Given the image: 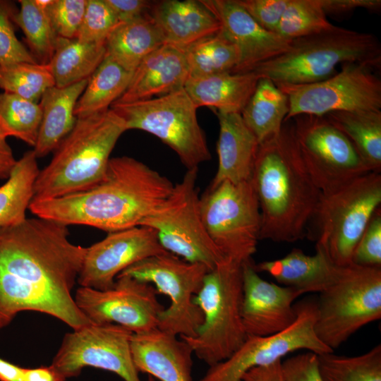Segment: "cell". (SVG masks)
<instances>
[{
	"instance_id": "43",
	"label": "cell",
	"mask_w": 381,
	"mask_h": 381,
	"mask_svg": "<svg viewBox=\"0 0 381 381\" xmlns=\"http://www.w3.org/2000/svg\"><path fill=\"white\" fill-rule=\"evenodd\" d=\"M352 263L381 267V213L378 209L361 237L352 256Z\"/></svg>"
},
{
	"instance_id": "31",
	"label": "cell",
	"mask_w": 381,
	"mask_h": 381,
	"mask_svg": "<svg viewBox=\"0 0 381 381\" xmlns=\"http://www.w3.org/2000/svg\"><path fill=\"white\" fill-rule=\"evenodd\" d=\"M133 73L125 70L109 56L103 61L88 78L77 101L74 114L82 118L108 111L124 92Z\"/></svg>"
},
{
	"instance_id": "19",
	"label": "cell",
	"mask_w": 381,
	"mask_h": 381,
	"mask_svg": "<svg viewBox=\"0 0 381 381\" xmlns=\"http://www.w3.org/2000/svg\"><path fill=\"white\" fill-rule=\"evenodd\" d=\"M241 318L248 336L265 337L280 332L296 320L294 300L302 294L261 278L251 260L242 264Z\"/></svg>"
},
{
	"instance_id": "5",
	"label": "cell",
	"mask_w": 381,
	"mask_h": 381,
	"mask_svg": "<svg viewBox=\"0 0 381 381\" xmlns=\"http://www.w3.org/2000/svg\"><path fill=\"white\" fill-rule=\"evenodd\" d=\"M362 63L377 68L381 45L373 34L335 26L291 40L289 48L253 71L278 84L317 83L334 75L339 64Z\"/></svg>"
},
{
	"instance_id": "40",
	"label": "cell",
	"mask_w": 381,
	"mask_h": 381,
	"mask_svg": "<svg viewBox=\"0 0 381 381\" xmlns=\"http://www.w3.org/2000/svg\"><path fill=\"white\" fill-rule=\"evenodd\" d=\"M119 23L105 0H87L84 16L75 38L83 42H105Z\"/></svg>"
},
{
	"instance_id": "37",
	"label": "cell",
	"mask_w": 381,
	"mask_h": 381,
	"mask_svg": "<svg viewBox=\"0 0 381 381\" xmlns=\"http://www.w3.org/2000/svg\"><path fill=\"white\" fill-rule=\"evenodd\" d=\"M55 86L49 64L16 62L0 66V88L39 103L44 92Z\"/></svg>"
},
{
	"instance_id": "23",
	"label": "cell",
	"mask_w": 381,
	"mask_h": 381,
	"mask_svg": "<svg viewBox=\"0 0 381 381\" xmlns=\"http://www.w3.org/2000/svg\"><path fill=\"white\" fill-rule=\"evenodd\" d=\"M189 78L184 50L163 44L146 56L122 95L114 103H129L163 96L183 88Z\"/></svg>"
},
{
	"instance_id": "9",
	"label": "cell",
	"mask_w": 381,
	"mask_h": 381,
	"mask_svg": "<svg viewBox=\"0 0 381 381\" xmlns=\"http://www.w3.org/2000/svg\"><path fill=\"white\" fill-rule=\"evenodd\" d=\"M110 109L123 119L127 131L141 130L158 138L187 169L211 159L198 108L184 88L149 99L113 103Z\"/></svg>"
},
{
	"instance_id": "24",
	"label": "cell",
	"mask_w": 381,
	"mask_h": 381,
	"mask_svg": "<svg viewBox=\"0 0 381 381\" xmlns=\"http://www.w3.org/2000/svg\"><path fill=\"white\" fill-rule=\"evenodd\" d=\"M219 125L217 143L218 167L209 188L224 181L238 183L251 179L259 143L241 114L216 112Z\"/></svg>"
},
{
	"instance_id": "17",
	"label": "cell",
	"mask_w": 381,
	"mask_h": 381,
	"mask_svg": "<svg viewBox=\"0 0 381 381\" xmlns=\"http://www.w3.org/2000/svg\"><path fill=\"white\" fill-rule=\"evenodd\" d=\"M150 284L128 276H117L114 286L106 291L79 287L75 304L90 322L121 325L133 334L157 328L159 315L165 308Z\"/></svg>"
},
{
	"instance_id": "15",
	"label": "cell",
	"mask_w": 381,
	"mask_h": 381,
	"mask_svg": "<svg viewBox=\"0 0 381 381\" xmlns=\"http://www.w3.org/2000/svg\"><path fill=\"white\" fill-rule=\"evenodd\" d=\"M295 308L296 318L290 327L268 336H248L229 358L210 366L199 381H242L252 368L272 363L300 349L316 354L333 352L315 333L316 302L301 301Z\"/></svg>"
},
{
	"instance_id": "4",
	"label": "cell",
	"mask_w": 381,
	"mask_h": 381,
	"mask_svg": "<svg viewBox=\"0 0 381 381\" xmlns=\"http://www.w3.org/2000/svg\"><path fill=\"white\" fill-rule=\"evenodd\" d=\"M123 119L112 109L77 118L50 162L40 170L32 199H49L81 192L104 176L110 155L126 131Z\"/></svg>"
},
{
	"instance_id": "16",
	"label": "cell",
	"mask_w": 381,
	"mask_h": 381,
	"mask_svg": "<svg viewBox=\"0 0 381 381\" xmlns=\"http://www.w3.org/2000/svg\"><path fill=\"white\" fill-rule=\"evenodd\" d=\"M133 332L116 324H90L66 333L52 365L66 379L85 367L114 373L124 381H141L131 353Z\"/></svg>"
},
{
	"instance_id": "1",
	"label": "cell",
	"mask_w": 381,
	"mask_h": 381,
	"mask_svg": "<svg viewBox=\"0 0 381 381\" xmlns=\"http://www.w3.org/2000/svg\"><path fill=\"white\" fill-rule=\"evenodd\" d=\"M87 247L68 226L40 217L0 227V329L23 311L57 318L75 329L91 322L71 294Z\"/></svg>"
},
{
	"instance_id": "35",
	"label": "cell",
	"mask_w": 381,
	"mask_h": 381,
	"mask_svg": "<svg viewBox=\"0 0 381 381\" xmlns=\"http://www.w3.org/2000/svg\"><path fill=\"white\" fill-rule=\"evenodd\" d=\"M20 9L13 17L25 35L30 52L41 64L49 63L58 36L55 33L46 8L37 0H20Z\"/></svg>"
},
{
	"instance_id": "49",
	"label": "cell",
	"mask_w": 381,
	"mask_h": 381,
	"mask_svg": "<svg viewBox=\"0 0 381 381\" xmlns=\"http://www.w3.org/2000/svg\"><path fill=\"white\" fill-rule=\"evenodd\" d=\"M7 137L6 131L0 124V179H8L17 162Z\"/></svg>"
},
{
	"instance_id": "32",
	"label": "cell",
	"mask_w": 381,
	"mask_h": 381,
	"mask_svg": "<svg viewBox=\"0 0 381 381\" xmlns=\"http://www.w3.org/2000/svg\"><path fill=\"white\" fill-rule=\"evenodd\" d=\"M344 133L374 172L381 169V111H334L323 116Z\"/></svg>"
},
{
	"instance_id": "3",
	"label": "cell",
	"mask_w": 381,
	"mask_h": 381,
	"mask_svg": "<svg viewBox=\"0 0 381 381\" xmlns=\"http://www.w3.org/2000/svg\"><path fill=\"white\" fill-rule=\"evenodd\" d=\"M250 181L261 214L260 240L302 239L321 192L303 161L291 122L259 144Z\"/></svg>"
},
{
	"instance_id": "28",
	"label": "cell",
	"mask_w": 381,
	"mask_h": 381,
	"mask_svg": "<svg viewBox=\"0 0 381 381\" xmlns=\"http://www.w3.org/2000/svg\"><path fill=\"white\" fill-rule=\"evenodd\" d=\"M164 44L162 35L148 13L136 19L119 23L105 41L106 55L129 72Z\"/></svg>"
},
{
	"instance_id": "33",
	"label": "cell",
	"mask_w": 381,
	"mask_h": 381,
	"mask_svg": "<svg viewBox=\"0 0 381 381\" xmlns=\"http://www.w3.org/2000/svg\"><path fill=\"white\" fill-rule=\"evenodd\" d=\"M33 151L23 154L6 183L0 186V227L20 223L34 196V184L40 171Z\"/></svg>"
},
{
	"instance_id": "46",
	"label": "cell",
	"mask_w": 381,
	"mask_h": 381,
	"mask_svg": "<svg viewBox=\"0 0 381 381\" xmlns=\"http://www.w3.org/2000/svg\"><path fill=\"white\" fill-rule=\"evenodd\" d=\"M119 23L130 21L148 13L152 1L145 0H105Z\"/></svg>"
},
{
	"instance_id": "20",
	"label": "cell",
	"mask_w": 381,
	"mask_h": 381,
	"mask_svg": "<svg viewBox=\"0 0 381 381\" xmlns=\"http://www.w3.org/2000/svg\"><path fill=\"white\" fill-rule=\"evenodd\" d=\"M219 20L220 32L239 53V63L234 73L253 71L258 66L286 52L291 40L267 31L236 0H201Z\"/></svg>"
},
{
	"instance_id": "34",
	"label": "cell",
	"mask_w": 381,
	"mask_h": 381,
	"mask_svg": "<svg viewBox=\"0 0 381 381\" xmlns=\"http://www.w3.org/2000/svg\"><path fill=\"white\" fill-rule=\"evenodd\" d=\"M189 77H205L234 73L239 63L236 46L220 31L193 44L184 50Z\"/></svg>"
},
{
	"instance_id": "25",
	"label": "cell",
	"mask_w": 381,
	"mask_h": 381,
	"mask_svg": "<svg viewBox=\"0 0 381 381\" xmlns=\"http://www.w3.org/2000/svg\"><path fill=\"white\" fill-rule=\"evenodd\" d=\"M313 255L294 248L286 256L256 265L258 272H267L285 286L298 290L302 294L321 292L332 282L337 266L329 258L325 250L315 246Z\"/></svg>"
},
{
	"instance_id": "26",
	"label": "cell",
	"mask_w": 381,
	"mask_h": 381,
	"mask_svg": "<svg viewBox=\"0 0 381 381\" xmlns=\"http://www.w3.org/2000/svg\"><path fill=\"white\" fill-rule=\"evenodd\" d=\"M260 78L254 71L189 77L183 88L197 108L207 107L215 112L241 114Z\"/></svg>"
},
{
	"instance_id": "41",
	"label": "cell",
	"mask_w": 381,
	"mask_h": 381,
	"mask_svg": "<svg viewBox=\"0 0 381 381\" xmlns=\"http://www.w3.org/2000/svg\"><path fill=\"white\" fill-rule=\"evenodd\" d=\"M15 4L0 0V66L16 62L38 63L15 33Z\"/></svg>"
},
{
	"instance_id": "51",
	"label": "cell",
	"mask_w": 381,
	"mask_h": 381,
	"mask_svg": "<svg viewBox=\"0 0 381 381\" xmlns=\"http://www.w3.org/2000/svg\"><path fill=\"white\" fill-rule=\"evenodd\" d=\"M23 370L0 357V381H23Z\"/></svg>"
},
{
	"instance_id": "8",
	"label": "cell",
	"mask_w": 381,
	"mask_h": 381,
	"mask_svg": "<svg viewBox=\"0 0 381 381\" xmlns=\"http://www.w3.org/2000/svg\"><path fill=\"white\" fill-rule=\"evenodd\" d=\"M381 203V175L370 172L321 193L313 218L316 246L337 266L352 263L353 251Z\"/></svg>"
},
{
	"instance_id": "44",
	"label": "cell",
	"mask_w": 381,
	"mask_h": 381,
	"mask_svg": "<svg viewBox=\"0 0 381 381\" xmlns=\"http://www.w3.org/2000/svg\"><path fill=\"white\" fill-rule=\"evenodd\" d=\"M265 30L275 32L289 0H236Z\"/></svg>"
},
{
	"instance_id": "50",
	"label": "cell",
	"mask_w": 381,
	"mask_h": 381,
	"mask_svg": "<svg viewBox=\"0 0 381 381\" xmlns=\"http://www.w3.org/2000/svg\"><path fill=\"white\" fill-rule=\"evenodd\" d=\"M66 377L52 364L23 370V381H66Z\"/></svg>"
},
{
	"instance_id": "13",
	"label": "cell",
	"mask_w": 381,
	"mask_h": 381,
	"mask_svg": "<svg viewBox=\"0 0 381 381\" xmlns=\"http://www.w3.org/2000/svg\"><path fill=\"white\" fill-rule=\"evenodd\" d=\"M370 65L341 64L339 73L310 84H278L289 104L287 121L299 115L323 116L334 111H381V80Z\"/></svg>"
},
{
	"instance_id": "10",
	"label": "cell",
	"mask_w": 381,
	"mask_h": 381,
	"mask_svg": "<svg viewBox=\"0 0 381 381\" xmlns=\"http://www.w3.org/2000/svg\"><path fill=\"white\" fill-rule=\"evenodd\" d=\"M198 169H187L169 196L140 226L153 229L166 251L212 270L227 258L212 241L202 222Z\"/></svg>"
},
{
	"instance_id": "21",
	"label": "cell",
	"mask_w": 381,
	"mask_h": 381,
	"mask_svg": "<svg viewBox=\"0 0 381 381\" xmlns=\"http://www.w3.org/2000/svg\"><path fill=\"white\" fill-rule=\"evenodd\" d=\"M178 336L156 328L133 334L131 353L138 373H145L160 381H193V351Z\"/></svg>"
},
{
	"instance_id": "52",
	"label": "cell",
	"mask_w": 381,
	"mask_h": 381,
	"mask_svg": "<svg viewBox=\"0 0 381 381\" xmlns=\"http://www.w3.org/2000/svg\"><path fill=\"white\" fill-rule=\"evenodd\" d=\"M147 381H155V380H154L153 377L150 375Z\"/></svg>"
},
{
	"instance_id": "7",
	"label": "cell",
	"mask_w": 381,
	"mask_h": 381,
	"mask_svg": "<svg viewBox=\"0 0 381 381\" xmlns=\"http://www.w3.org/2000/svg\"><path fill=\"white\" fill-rule=\"evenodd\" d=\"M316 306L315 333L334 351L359 329L381 318V267L337 266Z\"/></svg>"
},
{
	"instance_id": "11",
	"label": "cell",
	"mask_w": 381,
	"mask_h": 381,
	"mask_svg": "<svg viewBox=\"0 0 381 381\" xmlns=\"http://www.w3.org/2000/svg\"><path fill=\"white\" fill-rule=\"evenodd\" d=\"M209 271L201 263L190 262L166 252L145 258L119 275L150 284L170 299L169 307L159 315V329L180 337H194L203 315L193 298Z\"/></svg>"
},
{
	"instance_id": "36",
	"label": "cell",
	"mask_w": 381,
	"mask_h": 381,
	"mask_svg": "<svg viewBox=\"0 0 381 381\" xmlns=\"http://www.w3.org/2000/svg\"><path fill=\"white\" fill-rule=\"evenodd\" d=\"M323 381H381V345L363 354L347 356L329 352L318 354Z\"/></svg>"
},
{
	"instance_id": "2",
	"label": "cell",
	"mask_w": 381,
	"mask_h": 381,
	"mask_svg": "<svg viewBox=\"0 0 381 381\" xmlns=\"http://www.w3.org/2000/svg\"><path fill=\"white\" fill-rule=\"evenodd\" d=\"M174 185L158 171L128 156L109 159L104 178L90 188L49 199H32L36 217L107 233L139 226L171 193Z\"/></svg>"
},
{
	"instance_id": "22",
	"label": "cell",
	"mask_w": 381,
	"mask_h": 381,
	"mask_svg": "<svg viewBox=\"0 0 381 381\" xmlns=\"http://www.w3.org/2000/svg\"><path fill=\"white\" fill-rule=\"evenodd\" d=\"M148 14L164 44L182 50L221 30L217 18L201 0L152 1Z\"/></svg>"
},
{
	"instance_id": "14",
	"label": "cell",
	"mask_w": 381,
	"mask_h": 381,
	"mask_svg": "<svg viewBox=\"0 0 381 381\" xmlns=\"http://www.w3.org/2000/svg\"><path fill=\"white\" fill-rule=\"evenodd\" d=\"M301 157L321 193L372 172L349 138L324 116L290 119Z\"/></svg>"
},
{
	"instance_id": "12",
	"label": "cell",
	"mask_w": 381,
	"mask_h": 381,
	"mask_svg": "<svg viewBox=\"0 0 381 381\" xmlns=\"http://www.w3.org/2000/svg\"><path fill=\"white\" fill-rule=\"evenodd\" d=\"M205 229L227 258L243 264L256 252L261 229L258 198L250 181H224L200 198Z\"/></svg>"
},
{
	"instance_id": "45",
	"label": "cell",
	"mask_w": 381,
	"mask_h": 381,
	"mask_svg": "<svg viewBox=\"0 0 381 381\" xmlns=\"http://www.w3.org/2000/svg\"><path fill=\"white\" fill-rule=\"evenodd\" d=\"M286 381H323L319 370L318 354L308 351L282 361Z\"/></svg>"
},
{
	"instance_id": "29",
	"label": "cell",
	"mask_w": 381,
	"mask_h": 381,
	"mask_svg": "<svg viewBox=\"0 0 381 381\" xmlns=\"http://www.w3.org/2000/svg\"><path fill=\"white\" fill-rule=\"evenodd\" d=\"M289 110L286 95L270 79L260 78L241 116L260 144L281 131Z\"/></svg>"
},
{
	"instance_id": "38",
	"label": "cell",
	"mask_w": 381,
	"mask_h": 381,
	"mask_svg": "<svg viewBox=\"0 0 381 381\" xmlns=\"http://www.w3.org/2000/svg\"><path fill=\"white\" fill-rule=\"evenodd\" d=\"M42 116L40 103L13 93H0V124L8 136H14L34 147Z\"/></svg>"
},
{
	"instance_id": "27",
	"label": "cell",
	"mask_w": 381,
	"mask_h": 381,
	"mask_svg": "<svg viewBox=\"0 0 381 381\" xmlns=\"http://www.w3.org/2000/svg\"><path fill=\"white\" fill-rule=\"evenodd\" d=\"M87 80H83L64 87L53 86L42 95L39 102L42 121L33 149L37 158L54 152L73 128L77 120L74 109Z\"/></svg>"
},
{
	"instance_id": "47",
	"label": "cell",
	"mask_w": 381,
	"mask_h": 381,
	"mask_svg": "<svg viewBox=\"0 0 381 381\" xmlns=\"http://www.w3.org/2000/svg\"><path fill=\"white\" fill-rule=\"evenodd\" d=\"M320 3L327 16L346 14L357 8L374 11L381 7L380 0H320Z\"/></svg>"
},
{
	"instance_id": "18",
	"label": "cell",
	"mask_w": 381,
	"mask_h": 381,
	"mask_svg": "<svg viewBox=\"0 0 381 381\" xmlns=\"http://www.w3.org/2000/svg\"><path fill=\"white\" fill-rule=\"evenodd\" d=\"M166 252L156 232L147 226L108 233L104 239L87 247L77 282L80 286L106 291L128 267Z\"/></svg>"
},
{
	"instance_id": "39",
	"label": "cell",
	"mask_w": 381,
	"mask_h": 381,
	"mask_svg": "<svg viewBox=\"0 0 381 381\" xmlns=\"http://www.w3.org/2000/svg\"><path fill=\"white\" fill-rule=\"evenodd\" d=\"M334 27L327 20L320 0H289L276 33L291 41Z\"/></svg>"
},
{
	"instance_id": "6",
	"label": "cell",
	"mask_w": 381,
	"mask_h": 381,
	"mask_svg": "<svg viewBox=\"0 0 381 381\" xmlns=\"http://www.w3.org/2000/svg\"><path fill=\"white\" fill-rule=\"evenodd\" d=\"M242 300V264L226 258L206 274L193 298L203 315L196 336L180 337L209 367L229 358L247 338Z\"/></svg>"
},
{
	"instance_id": "42",
	"label": "cell",
	"mask_w": 381,
	"mask_h": 381,
	"mask_svg": "<svg viewBox=\"0 0 381 381\" xmlns=\"http://www.w3.org/2000/svg\"><path fill=\"white\" fill-rule=\"evenodd\" d=\"M86 4L87 0H52L46 11L58 37L75 38Z\"/></svg>"
},
{
	"instance_id": "30",
	"label": "cell",
	"mask_w": 381,
	"mask_h": 381,
	"mask_svg": "<svg viewBox=\"0 0 381 381\" xmlns=\"http://www.w3.org/2000/svg\"><path fill=\"white\" fill-rule=\"evenodd\" d=\"M105 55V42L87 43L58 37L49 63L55 86L64 87L88 79Z\"/></svg>"
},
{
	"instance_id": "48",
	"label": "cell",
	"mask_w": 381,
	"mask_h": 381,
	"mask_svg": "<svg viewBox=\"0 0 381 381\" xmlns=\"http://www.w3.org/2000/svg\"><path fill=\"white\" fill-rule=\"evenodd\" d=\"M282 361L252 368L243 374L242 381H286Z\"/></svg>"
}]
</instances>
